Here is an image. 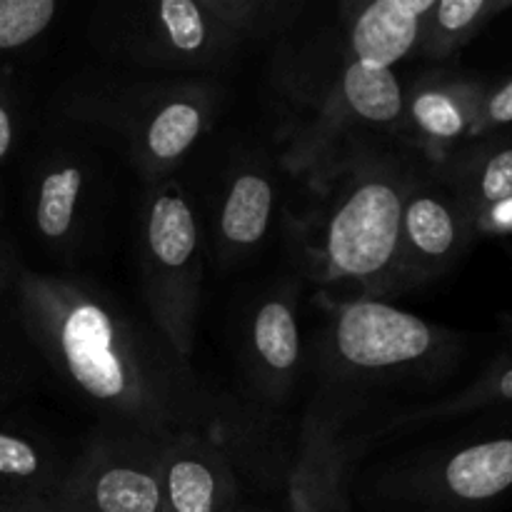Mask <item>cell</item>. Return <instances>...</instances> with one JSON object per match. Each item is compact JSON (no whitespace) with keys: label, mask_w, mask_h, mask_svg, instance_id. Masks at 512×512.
I'll use <instances>...</instances> for the list:
<instances>
[{"label":"cell","mask_w":512,"mask_h":512,"mask_svg":"<svg viewBox=\"0 0 512 512\" xmlns=\"http://www.w3.org/2000/svg\"><path fill=\"white\" fill-rule=\"evenodd\" d=\"M15 308L30 345L100 425L158 443L205 435L250 473L283 465L285 443L268 410L208 383L150 320L135 318L95 280L23 270Z\"/></svg>","instance_id":"1"},{"label":"cell","mask_w":512,"mask_h":512,"mask_svg":"<svg viewBox=\"0 0 512 512\" xmlns=\"http://www.w3.org/2000/svg\"><path fill=\"white\" fill-rule=\"evenodd\" d=\"M425 175L393 138H368L308 185L313 203L285 215V240L318 298H393L403 205Z\"/></svg>","instance_id":"2"},{"label":"cell","mask_w":512,"mask_h":512,"mask_svg":"<svg viewBox=\"0 0 512 512\" xmlns=\"http://www.w3.org/2000/svg\"><path fill=\"white\" fill-rule=\"evenodd\" d=\"M270 83L280 118V165L305 185L360 140L398 138L403 83L395 70L355 63L340 30L285 40Z\"/></svg>","instance_id":"3"},{"label":"cell","mask_w":512,"mask_h":512,"mask_svg":"<svg viewBox=\"0 0 512 512\" xmlns=\"http://www.w3.org/2000/svg\"><path fill=\"white\" fill-rule=\"evenodd\" d=\"M318 300L310 365L320 393L363 405L378 390L443 378L463 355V335L385 300Z\"/></svg>","instance_id":"4"},{"label":"cell","mask_w":512,"mask_h":512,"mask_svg":"<svg viewBox=\"0 0 512 512\" xmlns=\"http://www.w3.org/2000/svg\"><path fill=\"white\" fill-rule=\"evenodd\" d=\"M223 105L208 75H110L80 83L63 110L113 135L143 185L173 178Z\"/></svg>","instance_id":"5"},{"label":"cell","mask_w":512,"mask_h":512,"mask_svg":"<svg viewBox=\"0 0 512 512\" xmlns=\"http://www.w3.org/2000/svg\"><path fill=\"white\" fill-rule=\"evenodd\" d=\"M133 235L150 325L185 363H193L208 250L203 215L183 185L168 178L143 188Z\"/></svg>","instance_id":"6"},{"label":"cell","mask_w":512,"mask_h":512,"mask_svg":"<svg viewBox=\"0 0 512 512\" xmlns=\"http://www.w3.org/2000/svg\"><path fill=\"white\" fill-rule=\"evenodd\" d=\"M90 38L105 58L163 75L220 70L248 45L213 0L105 3L93 13Z\"/></svg>","instance_id":"7"},{"label":"cell","mask_w":512,"mask_h":512,"mask_svg":"<svg viewBox=\"0 0 512 512\" xmlns=\"http://www.w3.org/2000/svg\"><path fill=\"white\" fill-rule=\"evenodd\" d=\"M380 503L410 512H475L512 490V423L468 443L425 450L385 470Z\"/></svg>","instance_id":"8"},{"label":"cell","mask_w":512,"mask_h":512,"mask_svg":"<svg viewBox=\"0 0 512 512\" xmlns=\"http://www.w3.org/2000/svg\"><path fill=\"white\" fill-rule=\"evenodd\" d=\"M58 498L88 512H160V443L98 425L68 460Z\"/></svg>","instance_id":"9"},{"label":"cell","mask_w":512,"mask_h":512,"mask_svg":"<svg viewBox=\"0 0 512 512\" xmlns=\"http://www.w3.org/2000/svg\"><path fill=\"white\" fill-rule=\"evenodd\" d=\"M300 280L280 278L248 300L238 328V365L250 390V403L263 410L293 400L303 378L300 335Z\"/></svg>","instance_id":"10"},{"label":"cell","mask_w":512,"mask_h":512,"mask_svg":"<svg viewBox=\"0 0 512 512\" xmlns=\"http://www.w3.org/2000/svg\"><path fill=\"white\" fill-rule=\"evenodd\" d=\"M360 403L340 395L315 393L305 408L285 470L288 512H353L350 463L355 438L345 433Z\"/></svg>","instance_id":"11"},{"label":"cell","mask_w":512,"mask_h":512,"mask_svg":"<svg viewBox=\"0 0 512 512\" xmlns=\"http://www.w3.org/2000/svg\"><path fill=\"white\" fill-rule=\"evenodd\" d=\"M278 203L280 188L268 153L240 148L213 183L203 223L205 245L223 268L243 263L265 243Z\"/></svg>","instance_id":"12"},{"label":"cell","mask_w":512,"mask_h":512,"mask_svg":"<svg viewBox=\"0 0 512 512\" xmlns=\"http://www.w3.org/2000/svg\"><path fill=\"white\" fill-rule=\"evenodd\" d=\"M488 88L490 80L463 70H425L403 85L398 140L418 150L430 168L440 165L473 140Z\"/></svg>","instance_id":"13"},{"label":"cell","mask_w":512,"mask_h":512,"mask_svg":"<svg viewBox=\"0 0 512 512\" xmlns=\"http://www.w3.org/2000/svg\"><path fill=\"white\" fill-rule=\"evenodd\" d=\"M478 240L468 210L435 178L410 190L400 220L398 265H395V295L443 278Z\"/></svg>","instance_id":"14"},{"label":"cell","mask_w":512,"mask_h":512,"mask_svg":"<svg viewBox=\"0 0 512 512\" xmlns=\"http://www.w3.org/2000/svg\"><path fill=\"white\" fill-rule=\"evenodd\" d=\"M240 460L218 440L180 433L160 443V512H233Z\"/></svg>","instance_id":"15"},{"label":"cell","mask_w":512,"mask_h":512,"mask_svg":"<svg viewBox=\"0 0 512 512\" xmlns=\"http://www.w3.org/2000/svg\"><path fill=\"white\" fill-rule=\"evenodd\" d=\"M93 168L75 148L50 150L38 165L30 213L40 240L55 250H73L88 228Z\"/></svg>","instance_id":"16"},{"label":"cell","mask_w":512,"mask_h":512,"mask_svg":"<svg viewBox=\"0 0 512 512\" xmlns=\"http://www.w3.org/2000/svg\"><path fill=\"white\" fill-rule=\"evenodd\" d=\"M435 0H370L343 3L340 35L355 63L370 70H393L418 53L425 18Z\"/></svg>","instance_id":"17"},{"label":"cell","mask_w":512,"mask_h":512,"mask_svg":"<svg viewBox=\"0 0 512 512\" xmlns=\"http://www.w3.org/2000/svg\"><path fill=\"white\" fill-rule=\"evenodd\" d=\"M430 175L468 210L473 220L478 210L512 195V133L500 130L468 140L450 158L433 165Z\"/></svg>","instance_id":"18"},{"label":"cell","mask_w":512,"mask_h":512,"mask_svg":"<svg viewBox=\"0 0 512 512\" xmlns=\"http://www.w3.org/2000/svg\"><path fill=\"white\" fill-rule=\"evenodd\" d=\"M68 458L48 440L0 428V503L28 495H58Z\"/></svg>","instance_id":"19"},{"label":"cell","mask_w":512,"mask_h":512,"mask_svg":"<svg viewBox=\"0 0 512 512\" xmlns=\"http://www.w3.org/2000/svg\"><path fill=\"white\" fill-rule=\"evenodd\" d=\"M512 405V350L495 358L468 388L460 393L448 395L438 403L420 405V408H408L403 413L393 415L380 433H393L398 428H413V425L425 423H443V420L463 418V415L480 413V410L508 408Z\"/></svg>","instance_id":"20"},{"label":"cell","mask_w":512,"mask_h":512,"mask_svg":"<svg viewBox=\"0 0 512 512\" xmlns=\"http://www.w3.org/2000/svg\"><path fill=\"white\" fill-rule=\"evenodd\" d=\"M510 10L512 0H435L425 18L418 55L435 63L450 60Z\"/></svg>","instance_id":"21"},{"label":"cell","mask_w":512,"mask_h":512,"mask_svg":"<svg viewBox=\"0 0 512 512\" xmlns=\"http://www.w3.org/2000/svg\"><path fill=\"white\" fill-rule=\"evenodd\" d=\"M60 13L58 0H0V53L38 40Z\"/></svg>","instance_id":"22"},{"label":"cell","mask_w":512,"mask_h":512,"mask_svg":"<svg viewBox=\"0 0 512 512\" xmlns=\"http://www.w3.org/2000/svg\"><path fill=\"white\" fill-rule=\"evenodd\" d=\"M508 125H512V75L500 80V83H490L478 125L473 130V140L500 133Z\"/></svg>","instance_id":"23"},{"label":"cell","mask_w":512,"mask_h":512,"mask_svg":"<svg viewBox=\"0 0 512 512\" xmlns=\"http://www.w3.org/2000/svg\"><path fill=\"white\" fill-rule=\"evenodd\" d=\"M475 235L480 238H508L512 235V195L488 205L473 215Z\"/></svg>","instance_id":"24"},{"label":"cell","mask_w":512,"mask_h":512,"mask_svg":"<svg viewBox=\"0 0 512 512\" xmlns=\"http://www.w3.org/2000/svg\"><path fill=\"white\" fill-rule=\"evenodd\" d=\"M0 512H88L58 495H28V498L3 500Z\"/></svg>","instance_id":"25"},{"label":"cell","mask_w":512,"mask_h":512,"mask_svg":"<svg viewBox=\"0 0 512 512\" xmlns=\"http://www.w3.org/2000/svg\"><path fill=\"white\" fill-rule=\"evenodd\" d=\"M15 143V100L8 88H0V163L10 155Z\"/></svg>","instance_id":"26"},{"label":"cell","mask_w":512,"mask_h":512,"mask_svg":"<svg viewBox=\"0 0 512 512\" xmlns=\"http://www.w3.org/2000/svg\"><path fill=\"white\" fill-rule=\"evenodd\" d=\"M10 263H13V260H10V250H8V245H0V288H3L5 278H8V268H10Z\"/></svg>","instance_id":"27"},{"label":"cell","mask_w":512,"mask_h":512,"mask_svg":"<svg viewBox=\"0 0 512 512\" xmlns=\"http://www.w3.org/2000/svg\"><path fill=\"white\" fill-rule=\"evenodd\" d=\"M233 512H268V510H263V508H250V505H238V508H235Z\"/></svg>","instance_id":"28"},{"label":"cell","mask_w":512,"mask_h":512,"mask_svg":"<svg viewBox=\"0 0 512 512\" xmlns=\"http://www.w3.org/2000/svg\"><path fill=\"white\" fill-rule=\"evenodd\" d=\"M510 258H512V253H510ZM505 328H508L510 333H512V313L505 315Z\"/></svg>","instance_id":"29"}]
</instances>
